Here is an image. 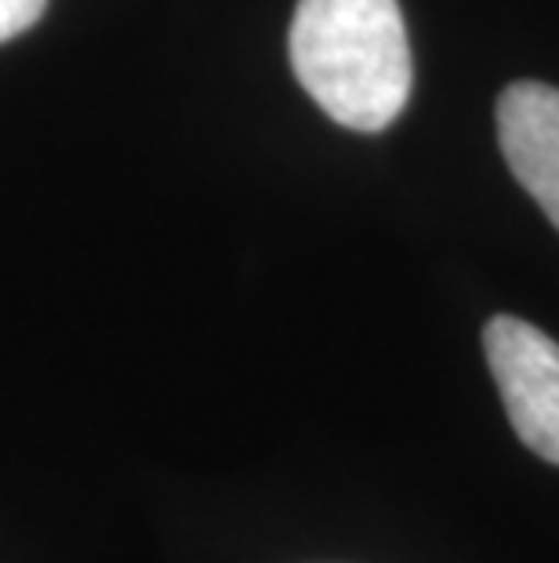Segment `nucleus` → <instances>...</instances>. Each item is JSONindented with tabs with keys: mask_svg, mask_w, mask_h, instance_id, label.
<instances>
[{
	"mask_svg": "<svg viewBox=\"0 0 559 563\" xmlns=\"http://www.w3.org/2000/svg\"><path fill=\"white\" fill-rule=\"evenodd\" d=\"M291 69L331 121L385 131L411 99V44L396 0H299Z\"/></svg>",
	"mask_w": 559,
	"mask_h": 563,
	"instance_id": "nucleus-1",
	"label": "nucleus"
},
{
	"mask_svg": "<svg viewBox=\"0 0 559 563\" xmlns=\"http://www.w3.org/2000/svg\"><path fill=\"white\" fill-rule=\"evenodd\" d=\"M483 353L523 448L559 465V342L519 317H494Z\"/></svg>",
	"mask_w": 559,
	"mask_h": 563,
	"instance_id": "nucleus-2",
	"label": "nucleus"
},
{
	"mask_svg": "<svg viewBox=\"0 0 559 563\" xmlns=\"http://www.w3.org/2000/svg\"><path fill=\"white\" fill-rule=\"evenodd\" d=\"M497 142L516 183L559 230V91L516 80L497 99Z\"/></svg>",
	"mask_w": 559,
	"mask_h": 563,
	"instance_id": "nucleus-3",
	"label": "nucleus"
},
{
	"mask_svg": "<svg viewBox=\"0 0 559 563\" xmlns=\"http://www.w3.org/2000/svg\"><path fill=\"white\" fill-rule=\"evenodd\" d=\"M47 0H0V44L37 26Z\"/></svg>",
	"mask_w": 559,
	"mask_h": 563,
	"instance_id": "nucleus-4",
	"label": "nucleus"
}]
</instances>
